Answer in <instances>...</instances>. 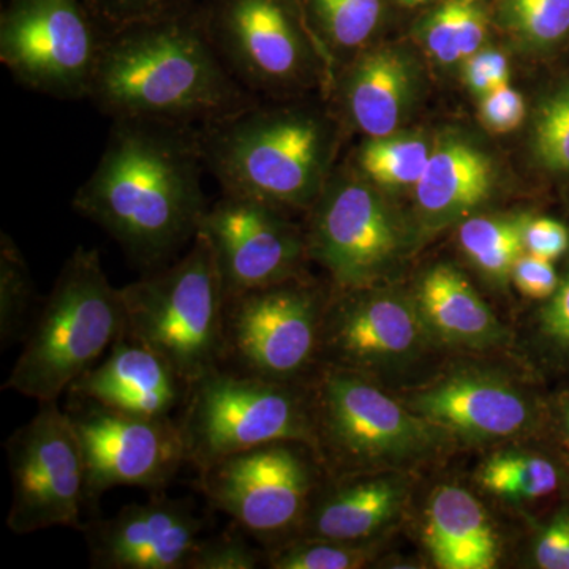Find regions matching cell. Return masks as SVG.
Listing matches in <instances>:
<instances>
[{"mask_svg":"<svg viewBox=\"0 0 569 569\" xmlns=\"http://www.w3.org/2000/svg\"><path fill=\"white\" fill-rule=\"evenodd\" d=\"M197 127L112 121L74 211L99 224L146 271L171 263L200 231L209 204Z\"/></svg>","mask_w":569,"mask_h":569,"instance_id":"obj_1","label":"cell"},{"mask_svg":"<svg viewBox=\"0 0 569 569\" xmlns=\"http://www.w3.org/2000/svg\"><path fill=\"white\" fill-rule=\"evenodd\" d=\"M88 100L111 121L200 127L260 99L227 70L193 10L108 32Z\"/></svg>","mask_w":569,"mask_h":569,"instance_id":"obj_2","label":"cell"},{"mask_svg":"<svg viewBox=\"0 0 569 569\" xmlns=\"http://www.w3.org/2000/svg\"><path fill=\"white\" fill-rule=\"evenodd\" d=\"M197 133L204 170L222 193L306 208L328 182L331 127L310 108L260 99L197 127Z\"/></svg>","mask_w":569,"mask_h":569,"instance_id":"obj_3","label":"cell"},{"mask_svg":"<svg viewBox=\"0 0 569 569\" xmlns=\"http://www.w3.org/2000/svg\"><path fill=\"white\" fill-rule=\"evenodd\" d=\"M121 288L104 274L99 250L77 247L37 310L3 389L40 403L69 391L126 332Z\"/></svg>","mask_w":569,"mask_h":569,"instance_id":"obj_4","label":"cell"},{"mask_svg":"<svg viewBox=\"0 0 569 569\" xmlns=\"http://www.w3.org/2000/svg\"><path fill=\"white\" fill-rule=\"evenodd\" d=\"M126 332L167 359L187 387L224 361L227 293L211 241L121 288Z\"/></svg>","mask_w":569,"mask_h":569,"instance_id":"obj_5","label":"cell"},{"mask_svg":"<svg viewBox=\"0 0 569 569\" xmlns=\"http://www.w3.org/2000/svg\"><path fill=\"white\" fill-rule=\"evenodd\" d=\"M179 429L198 471L274 441L316 445V426L284 381L220 366L189 388Z\"/></svg>","mask_w":569,"mask_h":569,"instance_id":"obj_6","label":"cell"},{"mask_svg":"<svg viewBox=\"0 0 569 569\" xmlns=\"http://www.w3.org/2000/svg\"><path fill=\"white\" fill-rule=\"evenodd\" d=\"M197 14L220 61L258 99L312 81L318 54L298 0H203Z\"/></svg>","mask_w":569,"mask_h":569,"instance_id":"obj_7","label":"cell"},{"mask_svg":"<svg viewBox=\"0 0 569 569\" xmlns=\"http://www.w3.org/2000/svg\"><path fill=\"white\" fill-rule=\"evenodd\" d=\"M104 36L84 0H6L0 59L33 92L88 99Z\"/></svg>","mask_w":569,"mask_h":569,"instance_id":"obj_8","label":"cell"},{"mask_svg":"<svg viewBox=\"0 0 569 569\" xmlns=\"http://www.w3.org/2000/svg\"><path fill=\"white\" fill-rule=\"evenodd\" d=\"M11 475L7 526L17 535L52 527L81 530L86 460L80 437L58 400L40 403L36 417L6 443Z\"/></svg>","mask_w":569,"mask_h":569,"instance_id":"obj_9","label":"cell"},{"mask_svg":"<svg viewBox=\"0 0 569 569\" xmlns=\"http://www.w3.org/2000/svg\"><path fill=\"white\" fill-rule=\"evenodd\" d=\"M320 299L301 280L227 298L223 366L290 383L323 339Z\"/></svg>","mask_w":569,"mask_h":569,"instance_id":"obj_10","label":"cell"},{"mask_svg":"<svg viewBox=\"0 0 569 569\" xmlns=\"http://www.w3.org/2000/svg\"><path fill=\"white\" fill-rule=\"evenodd\" d=\"M302 441H274L198 471V488L239 530L269 542L302 526L316 479Z\"/></svg>","mask_w":569,"mask_h":569,"instance_id":"obj_11","label":"cell"},{"mask_svg":"<svg viewBox=\"0 0 569 569\" xmlns=\"http://www.w3.org/2000/svg\"><path fill=\"white\" fill-rule=\"evenodd\" d=\"M67 411L86 460V505L108 490L132 486L159 493L187 463L179 422L123 413L91 400Z\"/></svg>","mask_w":569,"mask_h":569,"instance_id":"obj_12","label":"cell"},{"mask_svg":"<svg viewBox=\"0 0 569 569\" xmlns=\"http://www.w3.org/2000/svg\"><path fill=\"white\" fill-rule=\"evenodd\" d=\"M317 441L347 467L421 455L437 430L347 367L326 369L318 383Z\"/></svg>","mask_w":569,"mask_h":569,"instance_id":"obj_13","label":"cell"},{"mask_svg":"<svg viewBox=\"0 0 569 569\" xmlns=\"http://www.w3.org/2000/svg\"><path fill=\"white\" fill-rule=\"evenodd\" d=\"M313 206L309 254L328 269L339 290H365L387 272L400 234L373 183L361 174L340 176L326 182Z\"/></svg>","mask_w":569,"mask_h":569,"instance_id":"obj_14","label":"cell"},{"mask_svg":"<svg viewBox=\"0 0 569 569\" xmlns=\"http://www.w3.org/2000/svg\"><path fill=\"white\" fill-rule=\"evenodd\" d=\"M200 231L211 241L227 298L298 279L309 253L282 209L252 198L222 193L206 211Z\"/></svg>","mask_w":569,"mask_h":569,"instance_id":"obj_15","label":"cell"},{"mask_svg":"<svg viewBox=\"0 0 569 569\" xmlns=\"http://www.w3.org/2000/svg\"><path fill=\"white\" fill-rule=\"evenodd\" d=\"M204 520L183 498L153 497L82 526L93 569H189Z\"/></svg>","mask_w":569,"mask_h":569,"instance_id":"obj_16","label":"cell"},{"mask_svg":"<svg viewBox=\"0 0 569 569\" xmlns=\"http://www.w3.org/2000/svg\"><path fill=\"white\" fill-rule=\"evenodd\" d=\"M69 395L123 413L168 418L186 402L189 387L167 359L123 332L107 359L78 378Z\"/></svg>","mask_w":569,"mask_h":569,"instance_id":"obj_17","label":"cell"},{"mask_svg":"<svg viewBox=\"0 0 569 569\" xmlns=\"http://www.w3.org/2000/svg\"><path fill=\"white\" fill-rule=\"evenodd\" d=\"M323 326V342L343 367H361L410 353L421 336L419 307L407 299L346 290Z\"/></svg>","mask_w":569,"mask_h":569,"instance_id":"obj_18","label":"cell"},{"mask_svg":"<svg viewBox=\"0 0 569 569\" xmlns=\"http://www.w3.org/2000/svg\"><path fill=\"white\" fill-rule=\"evenodd\" d=\"M410 407L430 425L475 440L516 436L530 408L516 389L485 377H458L427 389Z\"/></svg>","mask_w":569,"mask_h":569,"instance_id":"obj_19","label":"cell"},{"mask_svg":"<svg viewBox=\"0 0 569 569\" xmlns=\"http://www.w3.org/2000/svg\"><path fill=\"white\" fill-rule=\"evenodd\" d=\"M413 69L402 52L381 47L362 51L340 81L348 121L367 138L396 133L413 96Z\"/></svg>","mask_w":569,"mask_h":569,"instance_id":"obj_20","label":"cell"},{"mask_svg":"<svg viewBox=\"0 0 569 569\" xmlns=\"http://www.w3.org/2000/svg\"><path fill=\"white\" fill-rule=\"evenodd\" d=\"M492 187L489 157L470 142L448 138L432 148L415 197L425 222L438 228L475 211L488 200Z\"/></svg>","mask_w":569,"mask_h":569,"instance_id":"obj_21","label":"cell"},{"mask_svg":"<svg viewBox=\"0 0 569 569\" xmlns=\"http://www.w3.org/2000/svg\"><path fill=\"white\" fill-rule=\"evenodd\" d=\"M425 541L441 569H490L498 559L496 531L477 498L441 486L427 508Z\"/></svg>","mask_w":569,"mask_h":569,"instance_id":"obj_22","label":"cell"},{"mask_svg":"<svg viewBox=\"0 0 569 569\" xmlns=\"http://www.w3.org/2000/svg\"><path fill=\"white\" fill-rule=\"evenodd\" d=\"M418 307L422 320L448 342L486 347L503 337V328L492 310L451 266H436L422 277Z\"/></svg>","mask_w":569,"mask_h":569,"instance_id":"obj_23","label":"cell"},{"mask_svg":"<svg viewBox=\"0 0 569 569\" xmlns=\"http://www.w3.org/2000/svg\"><path fill=\"white\" fill-rule=\"evenodd\" d=\"M400 488L387 479L343 482L307 511V538L365 541L395 518Z\"/></svg>","mask_w":569,"mask_h":569,"instance_id":"obj_24","label":"cell"},{"mask_svg":"<svg viewBox=\"0 0 569 569\" xmlns=\"http://www.w3.org/2000/svg\"><path fill=\"white\" fill-rule=\"evenodd\" d=\"M310 31L332 51H356L370 40L383 14L381 0H298Z\"/></svg>","mask_w":569,"mask_h":569,"instance_id":"obj_25","label":"cell"},{"mask_svg":"<svg viewBox=\"0 0 569 569\" xmlns=\"http://www.w3.org/2000/svg\"><path fill=\"white\" fill-rule=\"evenodd\" d=\"M429 142L413 134L367 138L356 153L359 173L383 189L417 186L429 162Z\"/></svg>","mask_w":569,"mask_h":569,"instance_id":"obj_26","label":"cell"},{"mask_svg":"<svg viewBox=\"0 0 569 569\" xmlns=\"http://www.w3.org/2000/svg\"><path fill=\"white\" fill-rule=\"evenodd\" d=\"M522 227L523 219L475 217L460 224V247L479 271L503 282L526 249Z\"/></svg>","mask_w":569,"mask_h":569,"instance_id":"obj_27","label":"cell"},{"mask_svg":"<svg viewBox=\"0 0 569 569\" xmlns=\"http://www.w3.org/2000/svg\"><path fill=\"white\" fill-rule=\"evenodd\" d=\"M36 287L21 250L9 234L0 242V340L2 348L26 339L36 318Z\"/></svg>","mask_w":569,"mask_h":569,"instance_id":"obj_28","label":"cell"},{"mask_svg":"<svg viewBox=\"0 0 569 569\" xmlns=\"http://www.w3.org/2000/svg\"><path fill=\"white\" fill-rule=\"evenodd\" d=\"M479 482L497 496L531 500L553 492L559 475L549 460L511 452L490 458L479 471Z\"/></svg>","mask_w":569,"mask_h":569,"instance_id":"obj_29","label":"cell"},{"mask_svg":"<svg viewBox=\"0 0 569 569\" xmlns=\"http://www.w3.org/2000/svg\"><path fill=\"white\" fill-rule=\"evenodd\" d=\"M500 18L531 50H552L569 39V0H501Z\"/></svg>","mask_w":569,"mask_h":569,"instance_id":"obj_30","label":"cell"},{"mask_svg":"<svg viewBox=\"0 0 569 569\" xmlns=\"http://www.w3.org/2000/svg\"><path fill=\"white\" fill-rule=\"evenodd\" d=\"M369 559L370 549L362 541L306 538L272 550L266 563L274 569H355Z\"/></svg>","mask_w":569,"mask_h":569,"instance_id":"obj_31","label":"cell"},{"mask_svg":"<svg viewBox=\"0 0 569 569\" xmlns=\"http://www.w3.org/2000/svg\"><path fill=\"white\" fill-rule=\"evenodd\" d=\"M533 152L550 173H569V80L546 97L535 118Z\"/></svg>","mask_w":569,"mask_h":569,"instance_id":"obj_32","label":"cell"},{"mask_svg":"<svg viewBox=\"0 0 569 569\" xmlns=\"http://www.w3.org/2000/svg\"><path fill=\"white\" fill-rule=\"evenodd\" d=\"M104 32L167 20L197 10L203 0H84Z\"/></svg>","mask_w":569,"mask_h":569,"instance_id":"obj_33","label":"cell"},{"mask_svg":"<svg viewBox=\"0 0 569 569\" xmlns=\"http://www.w3.org/2000/svg\"><path fill=\"white\" fill-rule=\"evenodd\" d=\"M459 29L460 0H441L419 26V37L437 62L452 66L462 59Z\"/></svg>","mask_w":569,"mask_h":569,"instance_id":"obj_34","label":"cell"},{"mask_svg":"<svg viewBox=\"0 0 569 569\" xmlns=\"http://www.w3.org/2000/svg\"><path fill=\"white\" fill-rule=\"evenodd\" d=\"M261 565V553L241 535L224 533L201 539L189 569H254Z\"/></svg>","mask_w":569,"mask_h":569,"instance_id":"obj_35","label":"cell"},{"mask_svg":"<svg viewBox=\"0 0 569 569\" xmlns=\"http://www.w3.org/2000/svg\"><path fill=\"white\" fill-rule=\"evenodd\" d=\"M481 121L493 133H508L519 129L526 119V102L519 91L503 84L481 97Z\"/></svg>","mask_w":569,"mask_h":569,"instance_id":"obj_36","label":"cell"},{"mask_svg":"<svg viewBox=\"0 0 569 569\" xmlns=\"http://www.w3.org/2000/svg\"><path fill=\"white\" fill-rule=\"evenodd\" d=\"M463 81L471 92L479 97L509 82V63L507 56L490 48H481L468 56L463 63Z\"/></svg>","mask_w":569,"mask_h":569,"instance_id":"obj_37","label":"cell"},{"mask_svg":"<svg viewBox=\"0 0 569 569\" xmlns=\"http://www.w3.org/2000/svg\"><path fill=\"white\" fill-rule=\"evenodd\" d=\"M511 277L520 293L531 299L552 298L560 284L552 261L531 253L520 254Z\"/></svg>","mask_w":569,"mask_h":569,"instance_id":"obj_38","label":"cell"},{"mask_svg":"<svg viewBox=\"0 0 569 569\" xmlns=\"http://www.w3.org/2000/svg\"><path fill=\"white\" fill-rule=\"evenodd\" d=\"M523 247L527 252L557 260L569 249V230L563 223L553 219H523Z\"/></svg>","mask_w":569,"mask_h":569,"instance_id":"obj_39","label":"cell"},{"mask_svg":"<svg viewBox=\"0 0 569 569\" xmlns=\"http://www.w3.org/2000/svg\"><path fill=\"white\" fill-rule=\"evenodd\" d=\"M537 563L545 569H569V518L550 523L535 549Z\"/></svg>","mask_w":569,"mask_h":569,"instance_id":"obj_40","label":"cell"},{"mask_svg":"<svg viewBox=\"0 0 569 569\" xmlns=\"http://www.w3.org/2000/svg\"><path fill=\"white\" fill-rule=\"evenodd\" d=\"M488 32V14L481 0H460L459 50L462 59L481 50Z\"/></svg>","mask_w":569,"mask_h":569,"instance_id":"obj_41","label":"cell"},{"mask_svg":"<svg viewBox=\"0 0 569 569\" xmlns=\"http://www.w3.org/2000/svg\"><path fill=\"white\" fill-rule=\"evenodd\" d=\"M541 323L542 331L553 342L569 347V274L542 310Z\"/></svg>","mask_w":569,"mask_h":569,"instance_id":"obj_42","label":"cell"},{"mask_svg":"<svg viewBox=\"0 0 569 569\" xmlns=\"http://www.w3.org/2000/svg\"><path fill=\"white\" fill-rule=\"evenodd\" d=\"M396 2H399L400 6L406 7H419L425 6V3L429 2V0H396Z\"/></svg>","mask_w":569,"mask_h":569,"instance_id":"obj_43","label":"cell"},{"mask_svg":"<svg viewBox=\"0 0 569 569\" xmlns=\"http://www.w3.org/2000/svg\"><path fill=\"white\" fill-rule=\"evenodd\" d=\"M565 425H567L568 438H569V408L567 410V418H565Z\"/></svg>","mask_w":569,"mask_h":569,"instance_id":"obj_44","label":"cell"}]
</instances>
